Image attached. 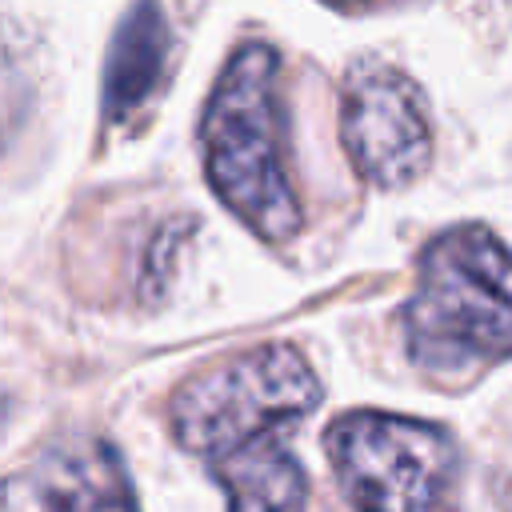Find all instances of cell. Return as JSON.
<instances>
[{"mask_svg":"<svg viewBox=\"0 0 512 512\" xmlns=\"http://www.w3.org/2000/svg\"><path fill=\"white\" fill-rule=\"evenodd\" d=\"M188 228H192L188 220H168L152 236V248H148V260H144V292H160L168 284V276L176 272V252H180Z\"/></svg>","mask_w":512,"mask_h":512,"instance_id":"9","label":"cell"},{"mask_svg":"<svg viewBox=\"0 0 512 512\" xmlns=\"http://www.w3.org/2000/svg\"><path fill=\"white\" fill-rule=\"evenodd\" d=\"M208 184L260 240L284 244L304 224L288 164V116L280 60L268 44H244L224 64L200 124Z\"/></svg>","mask_w":512,"mask_h":512,"instance_id":"1","label":"cell"},{"mask_svg":"<svg viewBox=\"0 0 512 512\" xmlns=\"http://www.w3.org/2000/svg\"><path fill=\"white\" fill-rule=\"evenodd\" d=\"M48 512H140L120 452L92 432L60 440L36 476Z\"/></svg>","mask_w":512,"mask_h":512,"instance_id":"6","label":"cell"},{"mask_svg":"<svg viewBox=\"0 0 512 512\" xmlns=\"http://www.w3.org/2000/svg\"><path fill=\"white\" fill-rule=\"evenodd\" d=\"M212 476L228 492V512H304L308 500L304 468L272 436L212 460Z\"/></svg>","mask_w":512,"mask_h":512,"instance_id":"8","label":"cell"},{"mask_svg":"<svg viewBox=\"0 0 512 512\" xmlns=\"http://www.w3.org/2000/svg\"><path fill=\"white\" fill-rule=\"evenodd\" d=\"M20 112H24L20 80H16V72L0 68V148L12 140V132H16V124H20Z\"/></svg>","mask_w":512,"mask_h":512,"instance_id":"10","label":"cell"},{"mask_svg":"<svg viewBox=\"0 0 512 512\" xmlns=\"http://www.w3.org/2000/svg\"><path fill=\"white\" fill-rule=\"evenodd\" d=\"M340 140L376 188H404L432 164V116L412 76L384 60H356L340 84Z\"/></svg>","mask_w":512,"mask_h":512,"instance_id":"5","label":"cell"},{"mask_svg":"<svg viewBox=\"0 0 512 512\" xmlns=\"http://www.w3.org/2000/svg\"><path fill=\"white\" fill-rule=\"evenodd\" d=\"M324 4H336V8H356V4H368V0H324Z\"/></svg>","mask_w":512,"mask_h":512,"instance_id":"11","label":"cell"},{"mask_svg":"<svg viewBox=\"0 0 512 512\" xmlns=\"http://www.w3.org/2000/svg\"><path fill=\"white\" fill-rule=\"evenodd\" d=\"M320 404V380L292 344H260L184 376L168 420L180 448L220 460L244 444L268 440Z\"/></svg>","mask_w":512,"mask_h":512,"instance_id":"3","label":"cell"},{"mask_svg":"<svg viewBox=\"0 0 512 512\" xmlns=\"http://www.w3.org/2000/svg\"><path fill=\"white\" fill-rule=\"evenodd\" d=\"M336 480L356 512H452L460 448L448 428L396 412H344L328 428Z\"/></svg>","mask_w":512,"mask_h":512,"instance_id":"4","label":"cell"},{"mask_svg":"<svg viewBox=\"0 0 512 512\" xmlns=\"http://www.w3.org/2000/svg\"><path fill=\"white\" fill-rule=\"evenodd\" d=\"M408 356L460 384L512 356V248L480 224L436 236L404 304Z\"/></svg>","mask_w":512,"mask_h":512,"instance_id":"2","label":"cell"},{"mask_svg":"<svg viewBox=\"0 0 512 512\" xmlns=\"http://www.w3.org/2000/svg\"><path fill=\"white\" fill-rule=\"evenodd\" d=\"M172 48V28L160 0H132L120 16L104 64V116L124 120L156 88Z\"/></svg>","mask_w":512,"mask_h":512,"instance_id":"7","label":"cell"}]
</instances>
